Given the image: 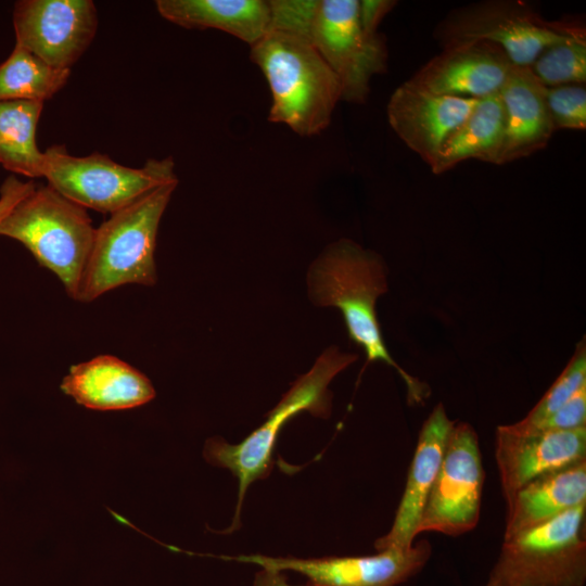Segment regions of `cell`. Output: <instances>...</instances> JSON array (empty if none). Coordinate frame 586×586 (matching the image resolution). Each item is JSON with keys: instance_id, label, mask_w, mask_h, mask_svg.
<instances>
[{"instance_id": "10", "label": "cell", "mask_w": 586, "mask_h": 586, "mask_svg": "<svg viewBox=\"0 0 586 586\" xmlns=\"http://www.w3.org/2000/svg\"><path fill=\"white\" fill-rule=\"evenodd\" d=\"M484 480L475 430L470 423L455 422L417 535L436 532L458 536L472 531L480 520Z\"/></svg>"}, {"instance_id": "18", "label": "cell", "mask_w": 586, "mask_h": 586, "mask_svg": "<svg viewBox=\"0 0 586 586\" xmlns=\"http://www.w3.org/2000/svg\"><path fill=\"white\" fill-rule=\"evenodd\" d=\"M506 123L498 165L544 149L555 131L546 103V87L530 67L512 66L499 90Z\"/></svg>"}, {"instance_id": "4", "label": "cell", "mask_w": 586, "mask_h": 586, "mask_svg": "<svg viewBox=\"0 0 586 586\" xmlns=\"http://www.w3.org/2000/svg\"><path fill=\"white\" fill-rule=\"evenodd\" d=\"M177 186L175 180L155 188L95 229L76 301L92 302L125 284H155L157 230Z\"/></svg>"}, {"instance_id": "15", "label": "cell", "mask_w": 586, "mask_h": 586, "mask_svg": "<svg viewBox=\"0 0 586 586\" xmlns=\"http://www.w3.org/2000/svg\"><path fill=\"white\" fill-rule=\"evenodd\" d=\"M512 66L496 44L464 42L444 48L408 81L433 94L480 100L499 92Z\"/></svg>"}, {"instance_id": "3", "label": "cell", "mask_w": 586, "mask_h": 586, "mask_svg": "<svg viewBox=\"0 0 586 586\" xmlns=\"http://www.w3.org/2000/svg\"><path fill=\"white\" fill-rule=\"evenodd\" d=\"M358 359L357 354L342 352L337 346L328 347L313 367L298 377L283 394L280 402L266 415V421L239 444L224 438H208L204 458L219 468H226L239 481L238 501L232 524L226 533L241 526L240 517L244 496L250 485L268 477L273 468V450L284 424L307 411L315 417L328 418L332 408L331 381Z\"/></svg>"}, {"instance_id": "32", "label": "cell", "mask_w": 586, "mask_h": 586, "mask_svg": "<svg viewBox=\"0 0 586 586\" xmlns=\"http://www.w3.org/2000/svg\"><path fill=\"white\" fill-rule=\"evenodd\" d=\"M485 586H499V585L493 583L492 581H488Z\"/></svg>"}, {"instance_id": "14", "label": "cell", "mask_w": 586, "mask_h": 586, "mask_svg": "<svg viewBox=\"0 0 586 586\" xmlns=\"http://www.w3.org/2000/svg\"><path fill=\"white\" fill-rule=\"evenodd\" d=\"M495 459L507 504L532 480L586 459V428L518 433L498 425Z\"/></svg>"}, {"instance_id": "9", "label": "cell", "mask_w": 586, "mask_h": 586, "mask_svg": "<svg viewBox=\"0 0 586 586\" xmlns=\"http://www.w3.org/2000/svg\"><path fill=\"white\" fill-rule=\"evenodd\" d=\"M308 39L336 75L342 100L364 103L370 81L386 71L387 50L381 35L360 25L358 0H318Z\"/></svg>"}, {"instance_id": "19", "label": "cell", "mask_w": 586, "mask_h": 586, "mask_svg": "<svg viewBox=\"0 0 586 586\" xmlns=\"http://www.w3.org/2000/svg\"><path fill=\"white\" fill-rule=\"evenodd\" d=\"M586 504V459L543 474L521 487L507 505L504 539Z\"/></svg>"}, {"instance_id": "16", "label": "cell", "mask_w": 586, "mask_h": 586, "mask_svg": "<svg viewBox=\"0 0 586 586\" xmlns=\"http://www.w3.org/2000/svg\"><path fill=\"white\" fill-rule=\"evenodd\" d=\"M443 404H438L423 422L407 474L406 486L394 522L387 534L374 542L377 551L408 549L440 471L448 437L454 428Z\"/></svg>"}, {"instance_id": "29", "label": "cell", "mask_w": 586, "mask_h": 586, "mask_svg": "<svg viewBox=\"0 0 586 586\" xmlns=\"http://www.w3.org/2000/svg\"><path fill=\"white\" fill-rule=\"evenodd\" d=\"M390 0L359 1V21L361 28L368 34H377L384 16L396 5Z\"/></svg>"}, {"instance_id": "11", "label": "cell", "mask_w": 586, "mask_h": 586, "mask_svg": "<svg viewBox=\"0 0 586 586\" xmlns=\"http://www.w3.org/2000/svg\"><path fill=\"white\" fill-rule=\"evenodd\" d=\"M431 553V544L421 539L408 549H386L373 556L304 559L242 555L222 559L281 572L293 571L307 578L306 586H396L418 574Z\"/></svg>"}, {"instance_id": "23", "label": "cell", "mask_w": 586, "mask_h": 586, "mask_svg": "<svg viewBox=\"0 0 586 586\" xmlns=\"http://www.w3.org/2000/svg\"><path fill=\"white\" fill-rule=\"evenodd\" d=\"M71 69L54 67L15 43L0 64V101H37L53 98L67 82Z\"/></svg>"}, {"instance_id": "2", "label": "cell", "mask_w": 586, "mask_h": 586, "mask_svg": "<svg viewBox=\"0 0 586 586\" xmlns=\"http://www.w3.org/2000/svg\"><path fill=\"white\" fill-rule=\"evenodd\" d=\"M250 48V59L271 92L268 120L283 124L301 137L327 129L342 89L313 43L303 36L270 29Z\"/></svg>"}, {"instance_id": "31", "label": "cell", "mask_w": 586, "mask_h": 586, "mask_svg": "<svg viewBox=\"0 0 586 586\" xmlns=\"http://www.w3.org/2000/svg\"><path fill=\"white\" fill-rule=\"evenodd\" d=\"M254 586H296L288 583L286 576L281 571L263 569L255 576ZM306 586V585H305Z\"/></svg>"}, {"instance_id": "28", "label": "cell", "mask_w": 586, "mask_h": 586, "mask_svg": "<svg viewBox=\"0 0 586 586\" xmlns=\"http://www.w3.org/2000/svg\"><path fill=\"white\" fill-rule=\"evenodd\" d=\"M581 428H586V384L533 432L571 431Z\"/></svg>"}, {"instance_id": "6", "label": "cell", "mask_w": 586, "mask_h": 586, "mask_svg": "<svg viewBox=\"0 0 586 586\" xmlns=\"http://www.w3.org/2000/svg\"><path fill=\"white\" fill-rule=\"evenodd\" d=\"M586 504L504 539L488 581L499 586H584Z\"/></svg>"}, {"instance_id": "7", "label": "cell", "mask_w": 586, "mask_h": 586, "mask_svg": "<svg viewBox=\"0 0 586 586\" xmlns=\"http://www.w3.org/2000/svg\"><path fill=\"white\" fill-rule=\"evenodd\" d=\"M48 184L64 198L104 214L130 205L155 188L178 180L173 157L150 158L140 168L123 166L98 152L71 155L63 144L44 152Z\"/></svg>"}, {"instance_id": "21", "label": "cell", "mask_w": 586, "mask_h": 586, "mask_svg": "<svg viewBox=\"0 0 586 586\" xmlns=\"http://www.w3.org/2000/svg\"><path fill=\"white\" fill-rule=\"evenodd\" d=\"M506 115L499 92L480 99L460 127L445 142L430 167L443 174L457 164L475 158L497 164L504 142Z\"/></svg>"}, {"instance_id": "13", "label": "cell", "mask_w": 586, "mask_h": 586, "mask_svg": "<svg viewBox=\"0 0 586 586\" xmlns=\"http://www.w3.org/2000/svg\"><path fill=\"white\" fill-rule=\"evenodd\" d=\"M477 101L433 94L407 80L388 100L387 120L397 137L431 167Z\"/></svg>"}, {"instance_id": "27", "label": "cell", "mask_w": 586, "mask_h": 586, "mask_svg": "<svg viewBox=\"0 0 586 586\" xmlns=\"http://www.w3.org/2000/svg\"><path fill=\"white\" fill-rule=\"evenodd\" d=\"M269 1L271 7L270 29L292 33L308 39L309 28L318 0Z\"/></svg>"}, {"instance_id": "24", "label": "cell", "mask_w": 586, "mask_h": 586, "mask_svg": "<svg viewBox=\"0 0 586 586\" xmlns=\"http://www.w3.org/2000/svg\"><path fill=\"white\" fill-rule=\"evenodd\" d=\"M545 87L584 85L586 81V31L573 22L566 37L546 48L530 66Z\"/></svg>"}, {"instance_id": "1", "label": "cell", "mask_w": 586, "mask_h": 586, "mask_svg": "<svg viewBox=\"0 0 586 586\" xmlns=\"http://www.w3.org/2000/svg\"><path fill=\"white\" fill-rule=\"evenodd\" d=\"M307 284L314 304L340 309L348 336L364 349L367 364L381 361L393 367L407 386L410 403L428 396L429 387L400 368L385 346L375 313L377 300L387 292L380 255L353 240H337L311 264Z\"/></svg>"}, {"instance_id": "12", "label": "cell", "mask_w": 586, "mask_h": 586, "mask_svg": "<svg viewBox=\"0 0 586 586\" xmlns=\"http://www.w3.org/2000/svg\"><path fill=\"white\" fill-rule=\"evenodd\" d=\"M12 17L15 43L66 69L89 48L98 29L91 0H20Z\"/></svg>"}, {"instance_id": "26", "label": "cell", "mask_w": 586, "mask_h": 586, "mask_svg": "<svg viewBox=\"0 0 586 586\" xmlns=\"http://www.w3.org/2000/svg\"><path fill=\"white\" fill-rule=\"evenodd\" d=\"M547 109L556 129L586 128V89L582 85L546 87Z\"/></svg>"}, {"instance_id": "30", "label": "cell", "mask_w": 586, "mask_h": 586, "mask_svg": "<svg viewBox=\"0 0 586 586\" xmlns=\"http://www.w3.org/2000/svg\"><path fill=\"white\" fill-rule=\"evenodd\" d=\"M35 187L34 181H22L15 176L8 177L0 187V221Z\"/></svg>"}, {"instance_id": "17", "label": "cell", "mask_w": 586, "mask_h": 586, "mask_svg": "<svg viewBox=\"0 0 586 586\" xmlns=\"http://www.w3.org/2000/svg\"><path fill=\"white\" fill-rule=\"evenodd\" d=\"M62 391L77 404L94 410H123L155 397L149 378L112 355H99L71 367Z\"/></svg>"}, {"instance_id": "8", "label": "cell", "mask_w": 586, "mask_h": 586, "mask_svg": "<svg viewBox=\"0 0 586 586\" xmlns=\"http://www.w3.org/2000/svg\"><path fill=\"white\" fill-rule=\"evenodd\" d=\"M573 22H547L521 1H485L450 13L436 29L444 48L486 41L514 66L530 67L549 46L563 40Z\"/></svg>"}, {"instance_id": "25", "label": "cell", "mask_w": 586, "mask_h": 586, "mask_svg": "<svg viewBox=\"0 0 586 586\" xmlns=\"http://www.w3.org/2000/svg\"><path fill=\"white\" fill-rule=\"evenodd\" d=\"M586 384L585 337L576 345L573 356L534 408L519 422L508 424L518 433L533 432L538 424L562 407Z\"/></svg>"}, {"instance_id": "20", "label": "cell", "mask_w": 586, "mask_h": 586, "mask_svg": "<svg viewBox=\"0 0 586 586\" xmlns=\"http://www.w3.org/2000/svg\"><path fill=\"white\" fill-rule=\"evenodd\" d=\"M157 12L187 29H218L244 41L258 42L271 26L269 0H157Z\"/></svg>"}, {"instance_id": "5", "label": "cell", "mask_w": 586, "mask_h": 586, "mask_svg": "<svg viewBox=\"0 0 586 586\" xmlns=\"http://www.w3.org/2000/svg\"><path fill=\"white\" fill-rule=\"evenodd\" d=\"M95 229L86 208L49 184L35 187L0 221V235L22 243L75 301Z\"/></svg>"}, {"instance_id": "22", "label": "cell", "mask_w": 586, "mask_h": 586, "mask_svg": "<svg viewBox=\"0 0 586 586\" xmlns=\"http://www.w3.org/2000/svg\"><path fill=\"white\" fill-rule=\"evenodd\" d=\"M43 102L0 101V165L27 178L44 176V153L36 142Z\"/></svg>"}]
</instances>
